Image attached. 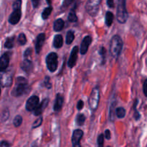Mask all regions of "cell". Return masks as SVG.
I'll use <instances>...</instances> for the list:
<instances>
[{"mask_svg": "<svg viewBox=\"0 0 147 147\" xmlns=\"http://www.w3.org/2000/svg\"><path fill=\"white\" fill-rule=\"evenodd\" d=\"M113 18H114V17H113V13H112L111 12H106V25L109 26V27H110V26L112 24V23H113Z\"/></svg>", "mask_w": 147, "mask_h": 147, "instance_id": "ffe728a7", "label": "cell"}, {"mask_svg": "<svg viewBox=\"0 0 147 147\" xmlns=\"http://www.w3.org/2000/svg\"><path fill=\"white\" fill-rule=\"evenodd\" d=\"M9 53H5L0 58V71H4L9 66L10 59Z\"/></svg>", "mask_w": 147, "mask_h": 147, "instance_id": "8fae6325", "label": "cell"}, {"mask_svg": "<svg viewBox=\"0 0 147 147\" xmlns=\"http://www.w3.org/2000/svg\"><path fill=\"white\" fill-rule=\"evenodd\" d=\"M46 1H47V4H51V0H46Z\"/></svg>", "mask_w": 147, "mask_h": 147, "instance_id": "ee69618b", "label": "cell"}, {"mask_svg": "<svg viewBox=\"0 0 147 147\" xmlns=\"http://www.w3.org/2000/svg\"><path fill=\"white\" fill-rule=\"evenodd\" d=\"M22 122V118L20 115H17L15 118H14L13 120V124L15 127H19L21 125Z\"/></svg>", "mask_w": 147, "mask_h": 147, "instance_id": "4316f807", "label": "cell"}, {"mask_svg": "<svg viewBox=\"0 0 147 147\" xmlns=\"http://www.w3.org/2000/svg\"><path fill=\"white\" fill-rule=\"evenodd\" d=\"M143 91H144V94L145 97H147V79L144 81V82Z\"/></svg>", "mask_w": 147, "mask_h": 147, "instance_id": "8d00e7d4", "label": "cell"}, {"mask_svg": "<svg viewBox=\"0 0 147 147\" xmlns=\"http://www.w3.org/2000/svg\"><path fill=\"white\" fill-rule=\"evenodd\" d=\"M14 46V37H8L6 40L5 43H4V47L6 48H11Z\"/></svg>", "mask_w": 147, "mask_h": 147, "instance_id": "484cf974", "label": "cell"}, {"mask_svg": "<svg viewBox=\"0 0 147 147\" xmlns=\"http://www.w3.org/2000/svg\"><path fill=\"white\" fill-rule=\"evenodd\" d=\"M122 48H123V41L121 37L118 35H116L111 40L110 48H109L111 55L115 59H117L120 56Z\"/></svg>", "mask_w": 147, "mask_h": 147, "instance_id": "6da1fadb", "label": "cell"}, {"mask_svg": "<svg viewBox=\"0 0 147 147\" xmlns=\"http://www.w3.org/2000/svg\"><path fill=\"white\" fill-rule=\"evenodd\" d=\"M31 53H32L31 48H27V50H25V52H24V57H28V56H30V55H31Z\"/></svg>", "mask_w": 147, "mask_h": 147, "instance_id": "b9f144b4", "label": "cell"}, {"mask_svg": "<svg viewBox=\"0 0 147 147\" xmlns=\"http://www.w3.org/2000/svg\"><path fill=\"white\" fill-rule=\"evenodd\" d=\"M116 116L119 118H123L126 115V110L122 107L120 108H117L116 110Z\"/></svg>", "mask_w": 147, "mask_h": 147, "instance_id": "603a6c76", "label": "cell"}, {"mask_svg": "<svg viewBox=\"0 0 147 147\" xmlns=\"http://www.w3.org/2000/svg\"><path fill=\"white\" fill-rule=\"evenodd\" d=\"M58 57H57V53H50L46 57V64H47L48 70L51 72L55 71L56 69H57V66H58V60H57Z\"/></svg>", "mask_w": 147, "mask_h": 147, "instance_id": "5b68a950", "label": "cell"}, {"mask_svg": "<svg viewBox=\"0 0 147 147\" xmlns=\"http://www.w3.org/2000/svg\"><path fill=\"white\" fill-rule=\"evenodd\" d=\"M27 80L24 77L19 76L17 78L15 86L11 92V95L14 97H20L27 92V86H28Z\"/></svg>", "mask_w": 147, "mask_h": 147, "instance_id": "7a4b0ae2", "label": "cell"}, {"mask_svg": "<svg viewBox=\"0 0 147 147\" xmlns=\"http://www.w3.org/2000/svg\"><path fill=\"white\" fill-rule=\"evenodd\" d=\"M40 99L37 96H32L27 99L26 102V109L28 111H34V109L39 105Z\"/></svg>", "mask_w": 147, "mask_h": 147, "instance_id": "9c48e42d", "label": "cell"}, {"mask_svg": "<svg viewBox=\"0 0 147 147\" xmlns=\"http://www.w3.org/2000/svg\"><path fill=\"white\" fill-rule=\"evenodd\" d=\"M75 38V35L74 32L72 31V30H69L67 32V35H66V43L67 45H70L73 43V41L74 40Z\"/></svg>", "mask_w": 147, "mask_h": 147, "instance_id": "44dd1931", "label": "cell"}, {"mask_svg": "<svg viewBox=\"0 0 147 147\" xmlns=\"http://www.w3.org/2000/svg\"><path fill=\"white\" fill-rule=\"evenodd\" d=\"M52 10H53V7H49L45 9V10H43L42 13V19L46 20V19L48 18L50 14H51Z\"/></svg>", "mask_w": 147, "mask_h": 147, "instance_id": "cb8c5ba5", "label": "cell"}, {"mask_svg": "<svg viewBox=\"0 0 147 147\" xmlns=\"http://www.w3.org/2000/svg\"><path fill=\"white\" fill-rule=\"evenodd\" d=\"M103 142H104V135L100 134L97 139L98 147H103Z\"/></svg>", "mask_w": 147, "mask_h": 147, "instance_id": "f546056e", "label": "cell"}, {"mask_svg": "<svg viewBox=\"0 0 147 147\" xmlns=\"http://www.w3.org/2000/svg\"><path fill=\"white\" fill-rule=\"evenodd\" d=\"M0 95H1V88H0Z\"/></svg>", "mask_w": 147, "mask_h": 147, "instance_id": "f6af8a7d", "label": "cell"}, {"mask_svg": "<svg viewBox=\"0 0 147 147\" xmlns=\"http://www.w3.org/2000/svg\"><path fill=\"white\" fill-rule=\"evenodd\" d=\"M42 118L40 117V118H38L37 120H36L33 122L32 128H37V127H39L42 124Z\"/></svg>", "mask_w": 147, "mask_h": 147, "instance_id": "836d02e7", "label": "cell"}, {"mask_svg": "<svg viewBox=\"0 0 147 147\" xmlns=\"http://www.w3.org/2000/svg\"><path fill=\"white\" fill-rule=\"evenodd\" d=\"M10 144L8 141H2L0 142V147H9Z\"/></svg>", "mask_w": 147, "mask_h": 147, "instance_id": "74e56055", "label": "cell"}, {"mask_svg": "<svg viewBox=\"0 0 147 147\" xmlns=\"http://www.w3.org/2000/svg\"><path fill=\"white\" fill-rule=\"evenodd\" d=\"M99 53L102 57V62L103 63H105V59H106V50L104 47H101L99 50Z\"/></svg>", "mask_w": 147, "mask_h": 147, "instance_id": "4dcf8cb0", "label": "cell"}, {"mask_svg": "<svg viewBox=\"0 0 147 147\" xmlns=\"http://www.w3.org/2000/svg\"><path fill=\"white\" fill-rule=\"evenodd\" d=\"M50 79L49 76H45L44 80V84L45 87H47V89H50L51 88V84H50Z\"/></svg>", "mask_w": 147, "mask_h": 147, "instance_id": "e575fe53", "label": "cell"}, {"mask_svg": "<svg viewBox=\"0 0 147 147\" xmlns=\"http://www.w3.org/2000/svg\"><path fill=\"white\" fill-rule=\"evenodd\" d=\"M108 147H111V146H108Z\"/></svg>", "mask_w": 147, "mask_h": 147, "instance_id": "bcb514c9", "label": "cell"}, {"mask_svg": "<svg viewBox=\"0 0 147 147\" xmlns=\"http://www.w3.org/2000/svg\"><path fill=\"white\" fill-rule=\"evenodd\" d=\"M86 121V117L83 114H78L76 117V123L79 126H82Z\"/></svg>", "mask_w": 147, "mask_h": 147, "instance_id": "7402d4cb", "label": "cell"}, {"mask_svg": "<svg viewBox=\"0 0 147 147\" xmlns=\"http://www.w3.org/2000/svg\"><path fill=\"white\" fill-rule=\"evenodd\" d=\"M126 0H118V7L116 17L117 20L121 24H123L127 21L128 12L126 7Z\"/></svg>", "mask_w": 147, "mask_h": 147, "instance_id": "3957f363", "label": "cell"}, {"mask_svg": "<svg viewBox=\"0 0 147 147\" xmlns=\"http://www.w3.org/2000/svg\"><path fill=\"white\" fill-rule=\"evenodd\" d=\"M64 25L65 22L63 21V20H62V19H57L54 22V25H53L54 30L56 32L61 31L63 29V27H64Z\"/></svg>", "mask_w": 147, "mask_h": 147, "instance_id": "d6986e66", "label": "cell"}, {"mask_svg": "<svg viewBox=\"0 0 147 147\" xmlns=\"http://www.w3.org/2000/svg\"><path fill=\"white\" fill-rule=\"evenodd\" d=\"M21 0H16L13 4V8L14 10H21Z\"/></svg>", "mask_w": 147, "mask_h": 147, "instance_id": "d6a6232c", "label": "cell"}, {"mask_svg": "<svg viewBox=\"0 0 147 147\" xmlns=\"http://www.w3.org/2000/svg\"><path fill=\"white\" fill-rule=\"evenodd\" d=\"M83 135V131L80 129H76L73 131L72 135V144L73 147H81L80 141Z\"/></svg>", "mask_w": 147, "mask_h": 147, "instance_id": "ba28073f", "label": "cell"}, {"mask_svg": "<svg viewBox=\"0 0 147 147\" xmlns=\"http://www.w3.org/2000/svg\"><path fill=\"white\" fill-rule=\"evenodd\" d=\"M111 131H109V129L106 130V131H105V137H106V139L109 140L111 138Z\"/></svg>", "mask_w": 147, "mask_h": 147, "instance_id": "60d3db41", "label": "cell"}, {"mask_svg": "<svg viewBox=\"0 0 147 147\" xmlns=\"http://www.w3.org/2000/svg\"><path fill=\"white\" fill-rule=\"evenodd\" d=\"M68 20L71 22H76L78 21V17L74 10H72L68 14Z\"/></svg>", "mask_w": 147, "mask_h": 147, "instance_id": "d4e9b609", "label": "cell"}, {"mask_svg": "<svg viewBox=\"0 0 147 147\" xmlns=\"http://www.w3.org/2000/svg\"><path fill=\"white\" fill-rule=\"evenodd\" d=\"M137 104H138V99H136V101H135L134 102V117L136 120H138L140 119L141 118L140 113H139V111L136 110V105H137Z\"/></svg>", "mask_w": 147, "mask_h": 147, "instance_id": "f1b7e54d", "label": "cell"}, {"mask_svg": "<svg viewBox=\"0 0 147 147\" xmlns=\"http://www.w3.org/2000/svg\"><path fill=\"white\" fill-rule=\"evenodd\" d=\"M63 38L61 35H56L53 40V46L56 48H60L63 46Z\"/></svg>", "mask_w": 147, "mask_h": 147, "instance_id": "ac0fdd59", "label": "cell"}, {"mask_svg": "<svg viewBox=\"0 0 147 147\" xmlns=\"http://www.w3.org/2000/svg\"><path fill=\"white\" fill-rule=\"evenodd\" d=\"M21 10H14L13 12L10 14L9 17V22L11 24H16L20 22L21 18Z\"/></svg>", "mask_w": 147, "mask_h": 147, "instance_id": "4fadbf2b", "label": "cell"}, {"mask_svg": "<svg viewBox=\"0 0 147 147\" xmlns=\"http://www.w3.org/2000/svg\"><path fill=\"white\" fill-rule=\"evenodd\" d=\"M18 42L20 45L24 46L27 43V38L24 33H20L18 36Z\"/></svg>", "mask_w": 147, "mask_h": 147, "instance_id": "83f0119b", "label": "cell"}, {"mask_svg": "<svg viewBox=\"0 0 147 147\" xmlns=\"http://www.w3.org/2000/svg\"><path fill=\"white\" fill-rule=\"evenodd\" d=\"M92 42V37L90 35L86 36L82 41L81 46H80V51L82 55H84L87 53L88 50V47Z\"/></svg>", "mask_w": 147, "mask_h": 147, "instance_id": "7c38bea8", "label": "cell"}, {"mask_svg": "<svg viewBox=\"0 0 147 147\" xmlns=\"http://www.w3.org/2000/svg\"><path fill=\"white\" fill-rule=\"evenodd\" d=\"M45 40V33H40L37 36V41H36L35 50L37 53H40V50H42V48L43 44H44Z\"/></svg>", "mask_w": 147, "mask_h": 147, "instance_id": "9a60e30c", "label": "cell"}, {"mask_svg": "<svg viewBox=\"0 0 147 147\" xmlns=\"http://www.w3.org/2000/svg\"><path fill=\"white\" fill-rule=\"evenodd\" d=\"M33 64L32 63L31 61L28 60V59H25L21 63V69H22L26 73H30L32 70Z\"/></svg>", "mask_w": 147, "mask_h": 147, "instance_id": "e0dca14e", "label": "cell"}, {"mask_svg": "<svg viewBox=\"0 0 147 147\" xmlns=\"http://www.w3.org/2000/svg\"><path fill=\"white\" fill-rule=\"evenodd\" d=\"M12 84V74L10 71H1L0 84L3 86H9Z\"/></svg>", "mask_w": 147, "mask_h": 147, "instance_id": "52a82bcc", "label": "cell"}, {"mask_svg": "<svg viewBox=\"0 0 147 147\" xmlns=\"http://www.w3.org/2000/svg\"><path fill=\"white\" fill-rule=\"evenodd\" d=\"M83 106H84V103H83V100H79L78 102V105H77V108L78 110H80L83 109Z\"/></svg>", "mask_w": 147, "mask_h": 147, "instance_id": "f35d334b", "label": "cell"}, {"mask_svg": "<svg viewBox=\"0 0 147 147\" xmlns=\"http://www.w3.org/2000/svg\"><path fill=\"white\" fill-rule=\"evenodd\" d=\"M78 46H75L72 49L71 53H70V58L67 61V66L70 68H73L76 65V61H77V58H78Z\"/></svg>", "mask_w": 147, "mask_h": 147, "instance_id": "30bf717a", "label": "cell"}, {"mask_svg": "<svg viewBox=\"0 0 147 147\" xmlns=\"http://www.w3.org/2000/svg\"><path fill=\"white\" fill-rule=\"evenodd\" d=\"M63 101H64L63 97L61 95H60V94H57V97H56L55 102L54 105V110L55 112H59L61 110L63 105Z\"/></svg>", "mask_w": 147, "mask_h": 147, "instance_id": "2e32d148", "label": "cell"}, {"mask_svg": "<svg viewBox=\"0 0 147 147\" xmlns=\"http://www.w3.org/2000/svg\"><path fill=\"white\" fill-rule=\"evenodd\" d=\"M48 102H49V99H47V98L43 99L42 102L41 103L39 104V105H37V108L34 109V115L38 116V115H41V114L42 113L43 111H44V110L45 109L46 107H47V105H48Z\"/></svg>", "mask_w": 147, "mask_h": 147, "instance_id": "5bb4252c", "label": "cell"}, {"mask_svg": "<svg viewBox=\"0 0 147 147\" xmlns=\"http://www.w3.org/2000/svg\"><path fill=\"white\" fill-rule=\"evenodd\" d=\"M8 118H9V110H5L2 112V114H1V118L3 121H5Z\"/></svg>", "mask_w": 147, "mask_h": 147, "instance_id": "d590c367", "label": "cell"}, {"mask_svg": "<svg viewBox=\"0 0 147 147\" xmlns=\"http://www.w3.org/2000/svg\"><path fill=\"white\" fill-rule=\"evenodd\" d=\"M99 99H100V92L98 88L96 87L92 90L88 99L89 106L92 111H96L97 110L98 107Z\"/></svg>", "mask_w": 147, "mask_h": 147, "instance_id": "277c9868", "label": "cell"}, {"mask_svg": "<svg viewBox=\"0 0 147 147\" xmlns=\"http://www.w3.org/2000/svg\"><path fill=\"white\" fill-rule=\"evenodd\" d=\"M107 4L110 8L114 7V0H107Z\"/></svg>", "mask_w": 147, "mask_h": 147, "instance_id": "ab89813d", "label": "cell"}, {"mask_svg": "<svg viewBox=\"0 0 147 147\" xmlns=\"http://www.w3.org/2000/svg\"><path fill=\"white\" fill-rule=\"evenodd\" d=\"M75 1H76V0H64L62 7H63V9L67 8V7H68L70 4H73Z\"/></svg>", "mask_w": 147, "mask_h": 147, "instance_id": "1f68e13d", "label": "cell"}, {"mask_svg": "<svg viewBox=\"0 0 147 147\" xmlns=\"http://www.w3.org/2000/svg\"><path fill=\"white\" fill-rule=\"evenodd\" d=\"M100 1L101 0H88L86 9L87 12L90 15L94 17L97 14V13L98 12Z\"/></svg>", "mask_w": 147, "mask_h": 147, "instance_id": "8992f818", "label": "cell"}, {"mask_svg": "<svg viewBox=\"0 0 147 147\" xmlns=\"http://www.w3.org/2000/svg\"><path fill=\"white\" fill-rule=\"evenodd\" d=\"M32 1L33 7H34V8H36V7L39 5V4H40V0H32Z\"/></svg>", "mask_w": 147, "mask_h": 147, "instance_id": "7bdbcfd3", "label": "cell"}]
</instances>
